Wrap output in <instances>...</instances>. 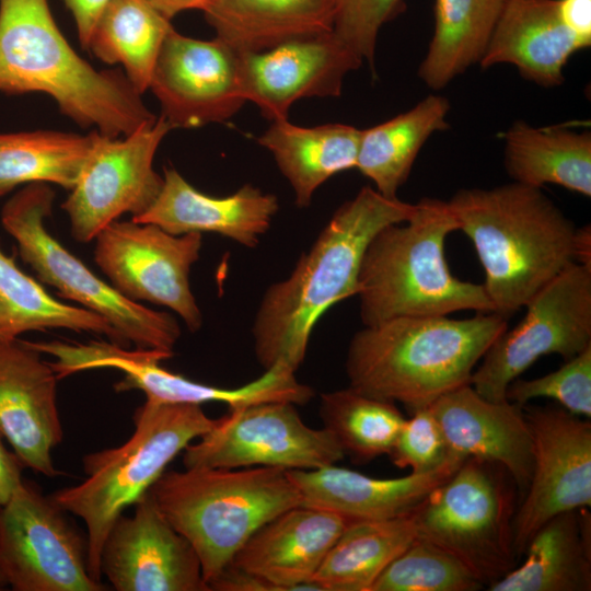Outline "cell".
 <instances>
[{
  "label": "cell",
  "instance_id": "1",
  "mask_svg": "<svg viewBox=\"0 0 591 591\" xmlns=\"http://www.w3.org/2000/svg\"><path fill=\"white\" fill-rule=\"evenodd\" d=\"M415 204L362 187L333 213L291 274L265 291L252 326L254 351L264 370L297 372L311 334L337 302L356 296L364 252L384 227L407 220Z\"/></svg>",
  "mask_w": 591,
  "mask_h": 591
},
{
  "label": "cell",
  "instance_id": "2",
  "mask_svg": "<svg viewBox=\"0 0 591 591\" xmlns=\"http://www.w3.org/2000/svg\"><path fill=\"white\" fill-rule=\"evenodd\" d=\"M508 318L496 312L472 317L401 316L364 326L346 356L349 386L372 397L402 403L410 413L470 384L476 364Z\"/></svg>",
  "mask_w": 591,
  "mask_h": 591
},
{
  "label": "cell",
  "instance_id": "3",
  "mask_svg": "<svg viewBox=\"0 0 591 591\" xmlns=\"http://www.w3.org/2000/svg\"><path fill=\"white\" fill-rule=\"evenodd\" d=\"M448 204L485 271L494 312L509 318L573 262V222L542 188H462Z\"/></svg>",
  "mask_w": 591,
  "mask_h": 591
},
{
  "label": "cell",
  "instance_id": "4",
  "mask_svg": "<svg viewBox=\"0 0 591 591\" xmlns=\"http://www.w3.org/2000/svg\"><path fill=\"white\" fill-rule=\"evenodd\" d=\"M0 91L50 95L73 121L108 138L157 118L125 74L99 71L72 49L47 0H0Z\"/></svg>",
  "mask_w": 591,
  "mask_h": 591
},
{
  "label": "cell",
  "instance_id": "5",
  "mask_svg": "<svg viewBox=\"0 0 591 591\" xmlns=\"http://www.w3.org/2000/svg\"><path fill=\"white\" fill-rule=\"evenodd\" d=\"M459 230L448 200L422 198L405 221L381 229L370 241L359 270L363 326L401 316L494 312L483 283L455 277L444 245Z\"/></svg>",
  "mask_w": 591,
  "mask_h": 591
},
{
  "label": "cell",
  "instance_id": "6",
  "mask_svg": "<svg viewBox=\"0 0 591 591\" xmlns=\"http://www.w3.org/2000/svg\"><path fill=\"white\" fill-rule=\"evenodd\" d=\"M149 490L194 547L208 589L257 529L301 503L279 467L165 470Z\"/></svg>",
  "mask_w": 591,
  "mask_h": 591
},
{
  "label": "cell",
  "instance_id": "7",
  "mask_svg": "<svg viewBox=\"0 0 591 591\" xmlns=\"http://www.w3.org/2000/svg\"><path fill=\"white\" fill-rule=\"evenodd\" d=\"M215 422L201 405L146 398L135 412L130 438L119 447L84 455V480L50 496L67 513L83 520L88 532V567L93 579L102 582L101 552L117 518L152 487L175 456Z\"/></svg>",
  "mask_w": 591,
  "mask_h": 591
},
{
  "label": "cell",
  "instance_id": "8",
  "mask_svg": "<svg viewBox=\"0 0 591 591\" xmlns=\"http://www.w3.org/2000/svg\"><path fill=\"white\" fill-rule=\"evenodd\" d=\"M518 488L499 463L470 456L412 512L417 538L456 557L489 587L518 565Z\"/></svg>",
  "mask_w": 591,
  "mask_h": 591
},
{
  "label": "cell",
  "instance_id": "9",
  "mask_svg": "<svg viewBox=\"0 0 591 591\" xmlns=\"http://www.w3.org/2000/svg\"><path fill=\"white\" fill-rule=\"evenodd\" d=\"M54 197L46 183H32L4 205L1 222L18 243L21 258L59 296L106 318L128 345L174 355L181 327L172 314L125 298L46 230L44 220L51 213Z\"/></svg>",
  "mask_w": 591,
  "mask_h": 591
},
{
  "label": "cell",
  "instance_id": "10",
  "mask_svg": "<svg viewBox=\"0 0 591 591\" xmlns=\"http://www.w3.org/2000/svg\"><path fill=\"white\" fill-rule=\"evenodd\" d=\"M524 308L472 373L470 384L487 399L505 401L509 384L538 358L556 354L567 361L591 346V269L570 263Z\"/></svg>",
  "mask_w": 591,
  "mask_h": 591
},
{
  "label": "cell",
  "instance_id": "11",
  "mask_svg": "<svg viewBox=\"0 0 591 591\" xmlns=\"http://www.w3.org/2000/svg\"><path fill=\"white\" fill-rule=\"evenodd\" d=\"M49 496L23 479L0 507V575L15 591H103L88 541Z\"/></svg>",
  "mask_w": 591,
  "mask_h": 591
},
{
  "label": "cell",
  "instance_id": "12",
  "mask_svg": "<svg viewBox=\"0 0 591 591\" xmlns=\"http://www.w3.org/2000/svg\"><path fill=\"white\" fill-rule=\"evenodd\" d=\"M297 405L268 402L216 419L183 451L184 467L312 470L336 464L345 453L325 428L303 422Z\"/></svg>",
  "mask_w": 591,
  "mask_h": 591
},
{
  "label": "cell",
  "instance_id": "13",
  "mask_svg": "<svg viewBox=\"0 0 591 591\" xmlns=\"http://www.w3.org/2000/svg\"><path fill=\"white\" fill-rule=\"evenodd\" d=\"M94 240V260L119 293L170 309L190 332L201 327L202 314L189 283L201 233L174 235L153 223L116 220Z\"/></svg>",
  "mask_w": 591,
  "mask_h": 591
},
{
  "label": "cell",
  "instance_id": "14",
  "mask_svg": "<svg viewBox=\"0 0 591 591\" xmlns=\"http://www.w3.org/2000/svg\"><path fill=\"white\" fill-rule=\"evenodd\" d=\"M171 129L161 115L123 138L101 135L61 205L77 241L88 243L121 215L128 212L135 218L150 208L163 185L153 159Z\"/></svg>",
  "mask_w": 591,
  "mask_h": 591
},
{
  "label": "cell",
  "instance_id": "15",
  "mask_svg": "<svg viewBox=\"0 0 591 591\" xmlns=\"http://www.w3.org/2000/svg\"><path fill=\"white\" fill-rule=\"evenodd\" d=\"M532 474L513 518L518 556L553 517L591 507V421L563 407L523 406Z\"/></svg>",
  "mask_w": 591,
  "mask_h": 591
},
{
  "label": "cell",
  "instance_id": "16",
  "mask_svg": "<svg viewBox=\"0 0 591 591\" xmlns=\"http://www.w3.org/2000/svg\"><path fill=\"white\" fill-rule=\"evenodd\" d=\"M173 128H199L233 117L243 97L239 51L216 37L202 40L172 27L165 36L150 86Z\"/></svg>",
  "mask_w": 591,
  "mask_h": 591
},
{
  "label": "cell",
  "instance_id": "17",
  "mask_svg": "<svg viewBox=\"0 0 591 591\" xmlns=\"http://www.w3.org/2000/svg\"><path fill=\"white\" fill-rule=\"evenodd\" d=\"M120 514L101 552V573L116 591H208L200 560L158 508L150 490Z\"/></svg>",
  "mask_w": 591,
  "mask_h": 591
},
{
  "label": "cell",
  "instance_id": "18",
  "mask_svg": "<svg viewBox=\"0 0 591 591\" xmlns=\"http://www.w3.org/2000/svg\"><path fill=\"white\" fill-rule=\"evenodd\" d=\"M361 63L333 31L293 38L239 51L241 90L266 119H287L291 105L303 97L339 96L345 77Z\"/></svg>",
  "mask_w": 591,
  "mask_h": 591
},
{
  "label": "cell",
  "instance_id": "19",
  "mask_svg": "<svg viewBox=\"0 0 591 591\" xmlns=\"http://www.w3.org/2000/svg\"><path fill=\"white\" fill-rule=\"evenodd\" d=\"M25 340L0 339V434L24 467L55 477L51 453L63 432L58 378Z\"/></svg>",
  "mask_w": 591,
  "mask_h": 591
},
{
  "label": "cell",
  "instance_id": "20",
  "mask_svg": "<svg viewBox=\"0 0 591 591\" xmlns=\"http://www.w3.org/2000/svg\"><path fill=\"white\" fill-rule=\"evenodd\" d=\"M172 357V354L163 351L129 350L104 341L96 347L91 367L121 371L124 378L114 384L116 392L140 390L147 399L162 403H222L228 405L229 410H237L268 402L305 405L314 396L311 386L298 381L296 372L282 366L265 370L259 378L247 384L228 389L195 382L160 366L161 361Z\"/></svg>",
  "mask_w": 591,
  "mask_h": 591
},
{
  "label": "cell",
  "instance_id": "21",
  "mask_svg": "<svg viewBox=\"0 0 591 591\" xmlns=\"http://www.w3.org/2000/svg\"><path fill=\"white\" fill-rule=\"evenodd\" d=\"M429 407L451 455L501 464L520 498L523 497L532 474V442L522 406L508 399H487L465 384L443 394Z\"/></svg>",
  "mask_w": 591,
  "mask_h": 591
},
{
  "label": "cell",
  "instance_id": "22",
  "mask_svg": "<svg viewBox=\"0 0 591 591\" xmlns=\"http://www.w3.org/2000/svg\"><path fill=\"white\" fill-rule=\"evenodd\" d=\"M350 522L335 512L300 503L257 529L230 565L268 581L277 591H320L312 580Z\"/></svg>",
  "mask_w": 591,
  "mask_h": 591
},
{
  "label": "cell",
  "instance_id": "23",
  "mask_svg": "<svg viewBox=\"0 0 591 591\" xmlns=\"http://www.w3.org/2000/svg\"><path fill=\"white\" fill-rule=\"evenodd\" d=\"M279 210L278 198L246 184L235 193L215 197L192 186L175 169L165 167L162 188L150 208L131 218L182 235L212 232L255 247Z\"/></svg>",
  "mask_w": 591,
  "mask_h": 591
},
{
  "label": "cell",
  "instance_id": "24",
  "mask_svg": "<svg viewBox=\"0 0 591 591\" xmlns=\"http://www.w3.org/2000/svg\"><path fill=\"white\" fill-rule=\"evenodd\" d=\"M464 460L453 456L434 471L397 478H374L336 464L288 474L302 505L335 512L349 521L382 520L412 513Z\"/></svg>",
  "mask_w": 591,
  "mask_h": 591
},
{
  "label": "cell",
  "instance_id": "25",
  "mask_svg": "<svg viewBox=\"0 0 591 591\" xmlns=\"http://www.w3.org/2000/svg\"><path fill=\"white\" fill-rule=\"evenodd\" d=\"M580 49L557 0H507L479 65H512L524 79L554 88L563 84L565 66Z\"/></svg>",
  "mask_w": 591,
  "mask_h": 591
},
{
  "label": "cell",
  "instance_id": "26",
  "mask_svg": "<svg viewBox=\"0 0 591 591\" xmlns=\"http://www.w3.org/2000/svg\"><path fill=\"white\" fill-rule=\"evenodd\" d=\"M524 560L489 591H590L591 514L566 511L544 523L529 541Z\"/></svg>",
  "mask_w": 591,
  "mask_h": 591
},
{
  "label": "cell",
  "instance_id": "27",
  "mask_svg": "<svg viewBox=\"0 0 591 591\" xmlns=\"http://www.w3.org/2000/svg\"><path fill=\"white\" fill-rule=\"evenodd\" d=\"M361 129L346 124L303 127L271 121L258 143L274 157L299 208L310 206L316 189L332 176L357 165Z\"/></svg>",
  "mask_w": 591,
  "mask_h": 591
},
{
  "label": "cell",
  "instance_id": "28",
  "mask_svg": "<svg viewBox=\"0 0 591 591\" xmlns=\"http://www.w3.org/2000/svg\"><path fill=\"white\" fill-rule=\"evenodd\" d=\"M335 10L336 0H211L204 13L216 37L245 51L332 32Z\"/></svg>",
  "mask_w": 591,
  "mask_h": 591
},
{
  "label": "cell",
  "instance_id": "29",
  "mask_svg": "<svg viewBox=\"0 0 591 591\" xmlns=\"http://www.w3.org/2000/svg\"><path fill=\"white\" fill-rule=\"evenodd\" d=\"M505 167L513 182L554 184L591 197V134L515 120L505 132Z\"/></svg>",
  "mask_w": 591,
  "mask_h": 591
},
{
  "label": "cell",
  "instance_id": "30",
  "mask_svg": "<svg viewBox=\"0 0 591 591\" xmlns=\"http://www.w3.org/2000/svg\"><path fill=\"white\" fill-rule=\"evenodd\" d=\"M450 102L430 94L410 109L361 129L356 169L387 198H397L426 141L449 128Z\"/></svg>",
  "mask_w": 591,
  "mask_h": 591
},
{
  "label": "cell",
  "instance_id": "31",
  "mask_svg": "<svg viewBox=\"0 0 591 591\" xmlns=\"http://www.w3.org/2000/svg\"><path fill=\"white\" fill-rule=\"evenodd\" d=\"M417 538L412 513L350 522L312 582L320 591H371L384 569Z\"/></svg>",
  "mask_w": 591,
  "mask_h": 591
},
{
  "label": "cell",
  "instance_id": "32",
  "mask_svg": "<svg viewBox=\"0 0 591 591\" xmlns=\"http://www.w3.org/2000/svg\"><path fill=\"white\" fill-rule=\"evenodd\" d=\"M507 0H434V28L418 77L441 90L479 63Z\"/></svg>",
  "mask_w": 591,
  "mask_h": 591
},
{
  "label": "cell",
  "instance_id": "33",
  "mask_svg": "<svg viewBox=\"0 0 591 591\" xmlns=\"http://www.w3.org/2000/svg\"><path fill=\"white\" fill-rule=\"evenodd\" d=\"M101 134L36 130L0 135V197L21 184L53 183L71 190Z\"/></svg>",
  "mask_w": 591,
  "mask_h": 591
},
{
  "label": "cell",
  "instance_id": "34",
  "mask_svg": "<svg viewBox=\"0 0 591 591\" xmlns=\"http://www.w3.org/2000/svg\"><path fill=\"white\" fill-rule=\"evenodd\" d=\"M172 27L171 21L144 0H111L86 49L106 63L121 65L141 95L150 86L158 55Z\"/></svg>",
  "mask_w": 591,
  "mask_h": 591
},
{
  "label": "cell",
  "instance_id": "35",
  "mask_svg": "<svg viewBox=\"0 0 591 591\" xmlns=\"http://www.w3.org/2000/svg\"><path fill=\"white\" fill-rule=\"evenodd\" d=\"M49 328L93 333L128 346L106 318L56 300L0 251V339L15 340L21 334Z\"/></svg>",
  "mask_w": 591,
  "mask_h": 591
},
{
  "label": "cell",
  "instance_id": "36",
  "mask_svg": "<svg viewBox=\"0 0 591 591\" xmlns=\"http://www.w3.org/2000/svg\"><path fill=\"white\" fill-rule=\"evenodd\" d=\"M318 413L323 428L358 463L389 455L406 419L395 403L350 386L321 394Z\"/></svg>",
  "mask_w": 591,
  "mask_h": 591
},
{
  "label": "cell",
  "instance_id": "37",
  "mask_svg": "<svg viewBox=\"0 0 591 591\" xmlns=\"http://www.w3.org/2000/svg\"><path fill=\"white\" fill-rule=\"evenodd\" d=\"M484 587L452 554L416 538L384 569L371 591H477Z\"/></svg>",
  "mask_w": 591,
  "mask_h": 591
},
{
  "label": "cell",
  "instance_id": "38",
  "mask_svg": "<svg viewBox=\"0 0 591 591\" xmlns=\"http://www.w3.org/2000/svg\"><path fill=\"white\" fill-rule=\"evenodd\" d=\"M552 398L567 412L591 418V346L543 376L514 379L506 391V399L524 406L534 398Z\"/></svg>",
  "mask_w": 591,
  "mask_h": 591
},
{
  "label": "cell",
  "instance_id": "39",
  "mask_svg": "<svg viewBox=\"0 0 591 591\" xmlns=\"http://www.w3.org/2000/svg\"><path fill=\"white\" fill-rule=\"evenodd\" d=\"M404 0H336L334 34L373 66L381 27L403 11Z\"/></svg>",
  "mask_w": 591,
  "mask_h": 591
},
{
  "label": "cell",
  "instance_id": "40",
  "mask_svg": "<svg viewBox=\"0 0 591 591\" xmlns=\"http://www.w3.org/2000/svg\"><path fill=\"white\" fill-rule=\"evenodd\" d=\"M389 456L396 467L414 474L434 471L453 457L430 407L415 410L405 419Z\"/></svg>",
  "mask_w": 591,
  "mask_h": 591
},
{
  "label": "cell",
  "instance_id": "41",
  "mask_svg": "<svg viewBox=\"0 0 591 591\" xmlns=\"http://www.w3.org/2000/svg\"><path fill=\"white\" fill-rule=\"evenodd\" d=\"M558 12L566 27L583 48L591 45V0H557Z\"/></svg>",
  "mask_w": 591,
  "mask_h": 591
},
{
  "label": "cell",
  "instance_id": "42",
  "mask_svg": "<svg viewBox=\"0 0 591 591\" xmlns=\"http://www.w3.org/2000/svg\"><path fill=\"white\" fill-rule=\"evenodd\" d=\"M63 2L74 19L79 40L86 49L96 22L111 0H63Z\"/></svg>",
  "mask_w": 591,
  "mask_h": 591
},
{
  "label": "cell",
  "instance_id": "43",
  "mask_svg": "<svg viewBox=\"0 0 591 591\" xmlns=\"http://www.w3.org/2000/svg\"><path fill=\"white\" fill-rule=\"evenodd\" d=\"M23 468L21 461L5 447L0 434V507L8 501L24 479Z\"/></svg>",
  "mask_w": 591,
  "mask_h": 591
},
{
  "label": "cell",
  "instance_id": "44",
  "mask_svg": "<svg viewBox=\"0 0 591 591\" xmlns=\"http://www.w3.org/2000/svg\"><path fill=\"white\" fill-rule=\"evenodd\" d=\"M167 20H172L176 14L190 9H199L202 12L211 0H144Z\"/></svg>",
  "mask_w": 591,
  "mask_h": 591
},
{
  "label": "cell",
  "instance_id": "45",
  "mask_svg": "<svg viewBox=\"0 0 591 591\" xmlns=\"http://www.w3.org/2000/svg\"><path fill=\"white\" fill-rule=\"evenodd\" d=\"M573 262L591 269V227L576 228L572 244Z\"/></svg>",
  "mask_w": 591,
  "mask_h": 591
},
{
  "label": "cell",
  "instance_id": "46",
  "mask_svg": "<svg viewBox=\"0 0 591 591\" xmlns=\"http://www.w3.org/2000/svg\"><path fill=\"white\" fill-rule=\"evenodd\" d=\"M7 587V583L4 582L3 578L0 575V590Z\"/></svg>",
  "mask_w": 591,
  "mask_h": 591
}]
</instances>
